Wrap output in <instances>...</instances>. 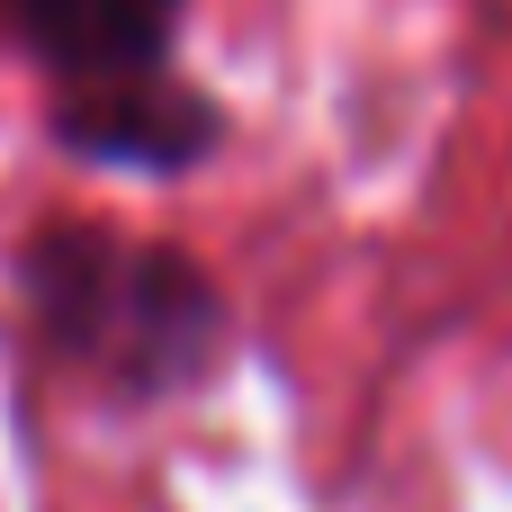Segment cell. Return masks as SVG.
<instances>
[{
  "label": "cell",
  "mask_w": 512,
  "mask_h": 512,
  "mask_svg": "<svg viewBox=\"0 0 512 512\" xmlns=\"http://www.w3.org/2000/svg\"><path fill=\"white\" fill-rule=\"evenodd\" d=\"M54 135H63L72 153L108 162V171H153V180H171V171H189V162H207V153L225 144V117H216L207 90L171 81L162 63H135V72L63 81Z\"/></svg>",
  "instance_id": "cell-2"
},
{
  "label": "cell",
  "mask_w": 512,
  "mask_h": 512,
  "mask_svg": "<svg viewBox=\"0 0 512 512\" xmlns=\"http://www.w3.org/2000/svg\"><path fill=\"white\" fill-rule=\"evenodd\" d=\"M18 288L36 306V333L117 396H180L225 351L216 279L189 252L126 243L108 225H36V243L18 252Z\"/></svg>",
  "instance_id": "cell-1"
},
{
  "label": "cell",
  "mask_w": 512,
  "mask_h": 512,
  "mask_svg": "<svg viewBox=\"0 0 512 512\" xmlns=\"http://www.w3.org/2000/svg\"><path fill=\"white\" fill-rule=\"evenodd\" d=\"M180 9L189 0H0V36L27 45L54 81H90V72L162 63Z\"/></svg>",
  "instance_id": "cell-3"
}]
</instances>
